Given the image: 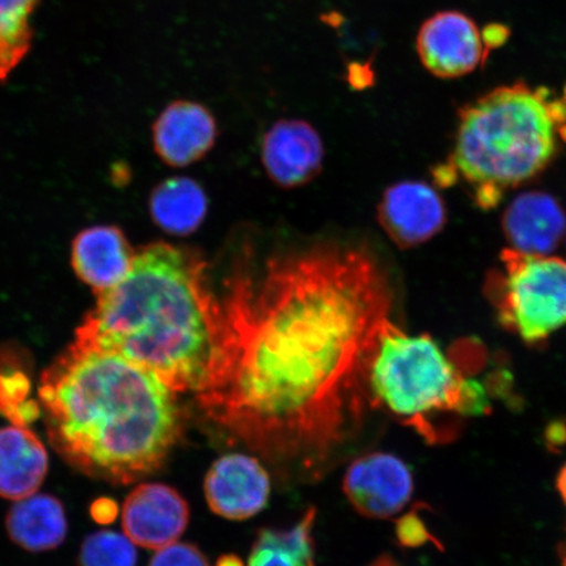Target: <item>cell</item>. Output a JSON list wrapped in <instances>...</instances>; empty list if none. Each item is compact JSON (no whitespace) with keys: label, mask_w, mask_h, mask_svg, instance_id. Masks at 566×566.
I'll use <instances>...</instances> for the list:
<instances>
[{"label":"cell","mask_w":566,"mask_h":566,"mask_svg":"<svg viewBox=\"0 0 566 566\" xmlns=\"http://www.w3.org/2000/svg\"><path fill=\"white\" fill-rule=\"evenodd\" d=\"M228 364L196 396L232 437L273 462L314 467L359 409L391 295L366 252L327 247L239 275L226 296Z\"/></svg>","instance_id":"cell-1"},{"label":"cell","mask_w":566,"mask_h":566,"mask_svg":"<svg viewBox=\"0 0 566 566\" xmlns=\"http://www.w3.org/2000/svg\"><path fill=\"white\" fill-rule=\"evenodd\" d=\"M75 343L145 367L174 392L201 394L228 363L231 324L197 253L151 244L130 272L98 294Z\"/></svg>","instance_id":"cell-2"},{"label":"cell","mask_w":566,"mask_h":566,"mask_svg":"<svg viewBox=\"0 0 566 566\" xmlns=\"http://www.w3.org/2000/svg\"><path fill=\"white\" fill-rule=\"evenodd\" d=\"M49 441L76 471L122 485L157 471L180 433L175 392L157 375L74 342L41 375Z\"/></svg>","instance_id":"cell-3"},{"label":"cell","mask_w":566,"mask_h":566,"mask_svg":"<svg viewBox=\"0 0 566 566\" xmlns=\"http://www.w3.org/2000/svg\"><path fill=\"white\" fill-rule=\"evenodd\" d=\"M566 137V102L546 88L515 83L464 106L448 165L438 179H463L481 208L495 207L505 190L539 174Z\"/></svg>","instance_id":"cell-4"},{"label":"cell","mask_w":566,"mask_h":566,"mask_svg":"<svg viewBox=\"0 0 566 566\" xmlns=\"http://www.w3.org/2000/svg\"><path fill=\"white\" fill-rule=\"evenodd\" d=\"M365 380L375 406L434 440L436 419L476 415L486 398L475 380H467L433 338L410 336L388 321L367 360Z\"/></svg>","instance_id":"cell-5"},{"label":"cell","mask_w":566,"mask_h":566,"mask_svg":"<svg viewBox=\"0 0 566 566\" xmlns=\"http://www.w3.org/2000/svg\"><path fill=\"white\" fill-rule=\"evenodd\" d=\"M502 271L488 283L501 323L527 344L566 324V261L506 250Z\"/></svg>","instance_id":"cell-6"},{"label":"cell","mask_w":566,"mask_h":566,"mask_svg":"<svg viewBox=\"0 0 566 566\" xmlns=\"http://www.w3.org/2000/svg\"><path fill=\"white\" fill-rule=\"evenodd\" d=\"M416 52L431 75L457 80L483 66L491 51L475 21L459 11H441L423 21Z\"/></svg>","instance_id":"cell-7"},{"label":"cell","mask_w":566,"mask_h":566,"mask_svg":"<svg viewBox=\"0 0 566 566\" xmlns=\"http://www.w3.org/2000/svg\"><path fill=\"white\" fill-rule=\"evenodd\" d=\"M344 492L359 514L385 520L405 509L413 492L412 473L399 458L373 452L350 464Z\"/></svg>","instance_id":"cell-8"},{"label":"cell","mask_w":566,"mask_h":566,"mask_svg":"<svg viewBox=\"0 0 566 566\" xmlns=\"http://www.w3.org/2000/svg\"><path fill=\"white\" fill-rule=\"evenodd\" d=\"M188 522L187 501L166 484L138 485L123 506L125 535L148 549L171 546L186 531Z\"/></svg>","instance_id":"cell-9"},{"label":"cell","mask_w":566,"mask_h":566,"mask_svg":"<svg viewBox=\"0 0 566 566\" xmlns=\"http://www.w3.org/2000/svg\"><path fill=\"white\" fill-rule=\"evenodd\" d=\"M271 479L258 459L244 454L219 458L205 479V495L212 513L232 521L256 515L266 506Z\"/></svg>","instance_id":"cell-10"},{"label":"cell","mask_w":566,"mask_h":566,"mask_svg":"<svg viewBox=\"0 0 566 566\" xmlns=\"http://www.w3.org/2000/svg\"><path fill=\"white\" fill-rule=\"evenodd\" d=\"M378 221L396 245L413 248L442 230L446 208L441 196L428 184L402 181L381 197Z\"/></svg>","instance_id":"cell-11"},{"label":"cell","mask_w":566,"mask_h":566,"mask_svg":"<svg viewBox=\"0 0 566 566\" xmlns=\"http://www.w3.org/2000/svg\"><path fill=\"white\" fill-rule=\"evenodd\" d=\"M261 158L279 187L298 188L321 174L324 146L313 125L303 119H280L265 133Z\"/></svg>","instance_id":"cell-12"},{"label":"cell","mask_w":566,"mask_h":566,"mask_svg":"<svg viewBox=\"0 0 566 566\" xmlns=\"http://www.w3.org/2000/svg\"><path fill=\"white\" fill-rule=\"evenodd\" d=\"M154 147L171 167H187L202 159L217 138V123L200 103L177 101L154 124Z\"/></svg>","instance_id":"cell-13"},{"label":"cell","mask_w":566,"mask_h":566,"mask_svg":"<svg viewBox=\"0 0 566 566\" xmlns=\"http://www.w3.org/2000/svg\"><path fill=\"white\" fill-rule=\"evenodd\" d=\"M136 259L124 232L115 226H96L77 235L71 251V264L96 294L118 285Z\"/></svg>","instance_id":"cell-14"},{"label":"cell","mask_w":566,"mask_h":566,"mask_svg":"<svg viewBox=\"0 0 566 566\" xmlns=\"http://www.w3.org/2000/svg\"><path fill=\"white\" fill-rule=\"evenodd\" d=\"M502 221L512 250L536 256H549L566 233L563 208L554 197L542 192L516 197Z\"/></svg>","instance_id":"cell-15"},{"label":"cell","mask_w":566,"mask_h":566,"mask_svg":"<svg viewBox=\"0 0 566 566\" xmlns=\"http://www.w3.org/2000/svg\"><path fill=\"white\" fill-rule=\"evenodd\" d=\"M48 470V451L33 431L18 424L0 429V497H30L44 483Z\"/></svg>","instance_id":"cell-16"},{"label":"cell","mask_w":566,"mask_h":566,"mask_svg":"<svg viewBox=\"0 0 566 566\" xmlns=\"http://www.w3.org/2000/svg\"><path fill=\"white\" fill-rule=\"evenodd\" d=\"M6 528L11 541L27 551L59 548L67 536L65 507L54 495L34 493L10 509Z\"/></svg>","instance_id":"cell-17"},{"label":"cell","mask_w":566,"mask_h":566,"mask_svg":"<svg viewBox=\"0 0 566 566\" xmlns=\"http://www.w3.org/2000/svg\"><path fill=\"white\" fill-rule=\"evenodd\" d=\"M154 222L176 237L200 229L208 214V197L200 184L188 177H174L159 184L150 197Z\"/></svg>","instance_id":"cell-18"},{"label":"cell","mask_w":566,"mask_h":566,"mask_svg":"<svg viewBox=\"0 0 566 566\" xmlns=\"http://www.w3.org/2000/svg\"><path fill=\"white\" fill-rule=\"evenodd\" d=\"M315 515V509H310L293 528L261 531L247 566H315L311 537Z\"/></svg>","instance_id":"cell-19"},{"label":"cell","mask_w":566,"mask_h":566,"mask_svg":"<svg viewBox=\"0 0 566 566\" xmlns=\"http://www.w3.org/2000/svg\"><path fill=\"white\" fill-rule=\"evenodd\" d=\"M41 0H0V82L31 53L32 18Z\"/></svg>","instance_id":"cell-20"},{"label":"cell","mask_w":566,"mask_h":566,"mask_svg":"<svg viewBox=\"0 0 566 566\" xmlns=\"http://www.w3.org/2000/svg\"><path fill=\"white\" fill-rule=\"evenodd\" d=\"M40 401L32 398V380L20 367H0V416L18 427L40 419Z\"/></svg>","instance_id":"cell-21"},{"label":"cell","mask_w":566,"mask_h":566,"mask_svg":"<svg viewBox=\"0 0 566 566\" xmlns=\"http://www.w3.org/2000/svg\"><path fill=\"white\" fill-rule=\"evenodd\" d=\"M80 566H137V549L129 537L115 531H97L83 542Z\"/></svg>","instance_id":"cell-22"},{"label":"cell","mask_w":566,"mask_h":566,"mask_svg":"<svg viewBox=\"0 0 566 566\" xmlns=\"http://www.w3.org/2000/svg\"><path fill=\"white\" fill-rule=\"evenodd\" d=\"M148 566H209L207 557L192 544H171L158 549Z\"/></svg>","instance_id":"cell-23"},{"label":"cell","mask_w":566,"mask_h":566,"mask_svg":"<svg viewBox=\"0 0 566 566\" xmlns=\"http://www.w3.org/2000/svg\"><path fill=\"white\" fill-rule=\"evenodd\" d=\"M116 502L109 499H101L94 502L91 506V515L98 523H111L117 516Z\"/></svg>","instance_id":"cell-24"},{"label":"cell","mask_w":566,"mask_h":566,"mask_svg":"<svg viewBox=\"0 0 566 566\" xmlns=\"http://www.w3.org/2000/svg\"><path fill=\"white\" fill-rule=\"evenodd\" d=\"M398 534L400 541L409 544V546L410 544H420L423 541L422 537H427V535L422 533L420 521L409 518V516L400 522Z\"/></svg>","instance_id":"cell-25"},{"label":"cell","mask_w":566,"mask_h":566,"mask_svg":"<svg viewBox=\"0 0 566 566\" xmlns=\"http://www.w3.org/2000/svg\"><path fill=\"white\" fill-rule=\"evenodd\" d=\"M507 35L509 31L505 27L495 24L488 27L483 32L485 44L490 48V51L492 48L501 45L502 42L506 40Z\"/></svg>","instance_id":"cell-26"},{"label":"cell","mask_w":566,"mask_h":566,"mask_svg":"<svg viewBox=\"0 0 566 566\" xmlns=\"http://www.w3.org/2000/svg\"><path fill=\"white\" fill-rule=\"evenodd\" d=\"M556 486H557L558 493H560L562 499L566 505V463L564 464L560 472H558V476L556 480Z\"/></svg>","instance_id":"cell-27"},{"label":"cell","mask_w":566,"mask_h":566,"mask_svg":"<svg viewBox=\"0 0 566 566\" xmlns=\"http://www.w3.org/2000/svg\"><path fill=\"white\" fill-rule=\"evenodd\" d=\"M216 566H244V564L235 555H224L218 558Z\"/></svg>","instance_id":"cell-28"},{"label":"cell","mask_w":566,"mask_h":566,"mask_svg":"<svg viewBox=\"0 0 566 566\" xmlns=\"http://www.w3.org/2000/svg\"><path fill=\"white\" fill-rule=\"evenodd\" d=\"M369 566H398V565H396V563L392 560L391 557L381 556V557L377 558V560L371 563Z\"/></svg>","instance_id":"cell-29"},{"label":"cell","mask_w":566,"mask_h":566,"mask_svg":"<svg viewBox=\"0 0 566 566\" xmlns=\"http://www.w3.org/2000/svg\"><path fill=\"white\" fill-rule=\"evenodd\" d=\"M562 566H566V543H565V547H564V552H563V562H562Z\"/></svg>","instance_id":"cell-30"},{"label":"cell","mask_w":566,"mask_h":566,"mask_svg":"<svg viewBox=\"0 0 566 566\" xmlns=\"http://www.w3.org/2000/svg\"><path fill=\"white\" fill-rule=\"evenodd\" d=\"M564 101L566 102V87H565V96H564Z\"/></svg>","instance_id":"cell-31"}]
</instances>
